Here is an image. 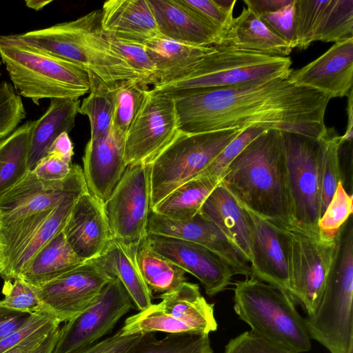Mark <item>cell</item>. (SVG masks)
Here are the masks:
<instances>
[{"mask_svg":"<svg viewBox=\"0 0 353 353\" xmlns=\"http://www.w3.org/2000/svg\"><path fill=\"white\" fill-rule=\"evenodd\" d=\"M147 235L180 239L202 245L222 259L234 274L252 275L245 254L210 220L200 212L188 220H173L152 211L148 215Z\"/></svg>","mask_w":353,"mask_h":353,"instance_id":"cell-17","label":"cell"},{"mask_svg":"<svg viewBox=\"0 0 353 353\" xmlns=\"http://www.w3.org/2000/svg\"><path fill=\"white\" fill-rule=\"evenodd\" d=\"M137 247L115 239L96 259L105 272L123 284L134 307L143 310L152 304V294L144 282L136 260Z\"/></svg>","mask_w":353,"mask_h":353,"instance_id":"cell-28","label":"cell"},{"mask_svg":"<svg viewBox=\"0 0 353 353\" xmlns=\"http://www.w3.org/2000/svg\"><path fill=\"white\" fill-rule=\"evenodd\" d=\"M330 98L288 78L202 90L175 99L179 132L196 134L260 126L319 139Z\"/></svg>","mask_w":353,"mask_h":353,"instance_id":"cell-1","label":"cell"},{"mask_svg":"<svg viewBox=\"0 0 353 353\" xmlns=\"http://www.w3.org/2000/svg\"><path fill=\"white\" fill-rule=\"evenodd\" d=\"M52 1H38V0H28L25 3L26 6L34 10L39 11L42 10L46 6L51 3Z\"/></svg>","mask_w":353,"mask_h":353,"instance_id":"cell-58","label":"cell"},{"mask_svg":"<svg viewBox=\"0 0 353 353\" xmlns=\"http://www.w3.org/2000/svg\"><path fill=\"white\" fill-rule=\"evenodd\" d=\"M72 164L55 154H48L31 171L38 179L46 181H58L66 178Z\"/></svg>","mask_w":353,"mask_h":353,"instance_id":"cell-51","label":"cell"},{"mask_svg":"<svg viewBox=\"0 0 353 353\" xmlns=\"http://www.w3.org/2000/svg\"><path fill=\"white\" fill-rule=\"evenodd\" d=\"M134 307L121 281L112 279L85 310L59 329L52 353H71L97 342Z\"/></svg>","mask_w":353,"mask_h":353,"instance_id":"cell-14","label":"cell"},{"mask_svg":"<svg viewBox=\"0 0 353 353\" xmlns=\"http://www.w3.org/2000/svg\"><path fill=\"white\" fill-rule=\"evenodd\" d=\"M352 195L339 183L336 190L319 222V234L326 239H335L341 226L352 215Z\"/></svg>","mask_w":353,"mask_h":353,"instance_id":"cell-42","label":"cell"},{"mask_svg":"<svg viewBox=\"0 0 353 353\" xmlns=\"http://www.w3.org/2000/svg\"><path fill=\"white\" fill-rule=\"evenodd\" d=\"M126 353H213V350L208 334H168L158 340L154 333H146Z\"/></svg>","mask_w":353,"mask_h":353,"instance_id":"cell-35","label":"cell"},{"mask_svg":"<svg viewBox=\"0 0 353 353\" xmlns=\"http://www.w3.org/2000/svg\"><path fill=\"white\" fill-rule=\"evenodd\" d=\"M95 258L38 289L44 310L60 323L85 310L112 279Z\"/></svg>","mask_w":353,"mask_h":353,"instance_id":"cell-16","label":"cell"},{"mask_svg":"<svg viewBox=\"0 0 353 353\" xmlns=\"http://www.w3.org/2000/svg\"><path fill=\"white\" fill-rule=\"evenodd\" d=\"M295 0L283 8L259 16L260 19L292 49L296 48L294 30Z\"/></svg>","mask_w":353,"mask_h":353,"instance_id":"cell-47","label":"cell"},{"mask_svg":"<svg viewBox=\"0 0 353 353\" xmlns=\"http://www.w3.org/2000/svg\"><path fill=\"white\" fill-rule=\"evenodd\" d=\"M143 43L156 67V85L170 83L186 77L201 61L216 50L214 46H192L162 36L148 40Z\"/></svg>","mask_w":353,"mask_h":353,"instance_id":"cell-25","label":"cell"},{"mask_svg":"<svg viewBox=\"0 0 353 353\" xmlns=\"http://www.w3.org/2000/svg\"><path fill=\"white\" fill-rule=\"evenodd\" d=\"M0 58L17 93L39 105L43 99H79L90 90L80 65L0 36Z\"/></svg>","mask_w":353,"mask_h":353,"instance_id":"cell-5","label":"cell"},{"mask_svg":"<svg viewBox=\"0 0 353 353\" xmlns=\"http://www.w3.org/2000/svg\"><path fill=\"white\" fill-rule=\"evenodd\" d=\"M146 240L154 251L195 276L203 285L207 295L214 296L231 284L234 274L231 268L206 248L157 234L147 235Z\"/></svg>","mask_w":353,"mask_h":353,"instance_id":"cell-18","label":"cell"},{"mask_svg":"<svg viewBox=\"0 0 353 353\" xmlns=\"http://www.w3.org/2000/svg\"><path fill=\"white\" fill-rule=\"evenodd\" d=\"M48 154H55L65 161L71 163L74 155V145L68 133L63 132L57 137L48 148Z\"/></svg>","mask_w":353,"mask_h":353,"instance_id":"cell-54","label":"cell"},{"mask_svg":"<svg viewBox=\"0 0 353 353\" xmlns=\"http://www.w3.org/2000/svg\"><path fill=\"white\" fill-rule=\"evenodd\" d=\"M59 325L60 323L57 321L50 323L3 353H33L46 338L48 334L53 329L59 327Z\"/></svg>","mask_w":353,"mask_h":353,"instance_id":"cell-53","label":"cell"},{"mask_svg":"<svg viewBox=\"0 0 353 353\" xmlns=\"http://www.w3.org/2000/svg\"><path fill=\"white\" fill-rule=\"evenodd\" d=\"M266 130L268 129L260 126L250 127L244 129L221 151L216 158L195 178L212 177L221 181L223 173L230 163L251 141Z\"/></svg>","mask_w":353,"mask_h":353,"instance_id":"cell-44","label":"cell"},{"mask_svg":"<svg viewBox=\"0 0 353 353\" xmlns=\"http://www.w3.org/2000/svg\"><path fill=\"white\" fill-rule=\"evenodd\" d=\"M219 46L282 57H288L292 51L248 8H243L241 14L233 19Z\"/></svg>","mask_w":353,"mask_h":353,"instance_id":"cell-27","label":"cell"},{"mask_svg":"<svg viewBox=\"0 0 353 353\" xmlns=\"http://www.w3.org/2000/svg\"><path fill=\"white\" fill-rule=\"evenodd\" d=\"M0 266H2L4 269V261L1 252L0 251Z\"/></svg>","mask_w":353,"mask_h":353,"instance_id":"cell-59","label":"cell"},{"mask_svg":"<svg viewBox=\"0 0 353 353\" xmlns=\"http://www.w3.org/2000/svg\"><path fill=\"white\" fill-rule=\"evenodd\" d=\"M292 0H244L247 8L259 16L276 12L291 3Z\"/></svg>","mask_w":353,"mask_h":353,"instance_id":"cell-55","label":"cell"},{"mask_svg":"<svg viewBox=\"0 0 353 353\" xmlns=\"http://www.w3.org/2000/svg\"><path fill=\"white\" fill-rule=\"evenodd\" d=\"M179 132L174 101L150 89L125 137L126 165L150 164Z\"/></svg>","mask_w":353,"mask_h":353,"instance_id":"cell-15","label":"cell"},{"mask_svg":"<svg viewBox=\"0 0 353 353\" xmlns=\"http://www.w3.org/2000/svg\"><path fill=\"white\" fill-rule=\"evenodd\" d=\"M105 33L112 50L126 61L139 80L147 86L156 85V67L145 44L121 40Z\"/></svg>","mask_w":353,"mask_h":353,"instance_id":"cell-40","label":"cell"},{"mask_svg":"<svg viewBox=\"0 0 353 353\" xmlns=\"http://www.w3.org/2000/svg\"><path fill=\"white\" fill-rule=\"evenodd\" d=\"M353 37V0H328L314 41L337 42Z\"/></svg>","mask_w":353,"mask_h":353,"instance_id":"cell-36","label":"cell"},{"mask_svg":"<svg viewBox=\"0 0 353 353\" xmlns=\"http://www.w3.org/2000/svg\"><path fill=\"white\" fill-rule=\"evenodd\" d=\"M60 327L53 329L33 353H52L57 343Z\"/></svg>","mask_w":353,"mask_h":353,"instance_id":"cell-57","label":"cell"},{"mask_svg":"<svg viewBox=\"0 0 353 353\" xmlns=\"http://www.w3.org/2000/svg\"><path fill=\"white\" fill-rule=\"evenodd\" d=\"M150 164L127 165L121 179L103 203L114 239L138 247L147 236L150 212Z\"/></svg>","mask_w":353,"mask_h":353,"instance_id":"cell-13","label":"cell"},{"mask_svg":"<svg viewBox=\"0 0 353 353\" xmlns=\"http://www.w3.org/2000/svg\"><path fill=\"white\" fill-rule=\"evenodd\" d=\"M80 105L79 99H52L44 114L33 128L28 158L29 171L47 155L52 142L63 132H70L75 125Z\"/></svg>","mask_w":353,"mask_h":353,"instance_id":"cell-29","label":"cell"},{"mask_svg":"<svg viewBox=\"0 0 353 353\" xmlns=\"http://www.w3.org/2000/svg\"><path fill=\"white\" fill-rule=\"evenodd\" d=\"M243 205L284 228L294 227L281 131L268 129L230 163L221 181Z\"/></svg>","mask_w":353,"mask_h":353,"instance_id":"cell-2","label":"cell"},{"mask_svg":"<svg viewBox=\"0 0 353 353\" xmlns=\"http://www.w3.org/2000/svg\"><path fill=\"white\" fill-rule=\"evenodd\" d=\"M89 91L90 94L79 105V113L88 117L90 139H96L111 127L116 89L101 85L90 87Z\"/></svg>","mask_w":353,"mask_h":353,"instance_id":"cell-37","label":"cell"},{"mask_svg":"<svg viewBox=\"0 0 353 353\" xmlns=\"http://www.w3.org/2000/svg\"><path fill=\"white\" fill-rule=\"evenodd\" d=\"M161 301L128 317L119 331L123 336L146 333L208 334L217 329L214 304L201 295L197 284L185 281L159 296Z\"/></svg>","mask_w":353,"mask_h":353,"instance_id":"cell-10","label":"cell"},{"mask_svg":"<svg viewBox=\"0 0 353 353\" xmlns=\"http://www.w3.org/2000/svg\"><path fill=\"white\" fill-rule=\"evenodd\" d=\"M325 135L316 139L281 132L294 227L316 234H319L321 216V165Z\"/></svg>","mask_w":353,"mask_h":353,"instance_id":"cell-11","label":"cell"},{"mask_svg":"<svg viewBox=\"0 0 353 353\" xmlns=\"http://www.w3.org/2000/svg\"><path fill=\"white\" fill-rule=\"evenodd\" d=\"M143 334L123 336L119 330L113 335L71 353H126Z\"/></svg>","mask_w":353,"mask_h":353,"instance_id":"cell-50","label":"cell"},{"mask_svg":"<svg viewBox=\"0 0 353 353\" xmlns=\"http://www.w3.org/2000/svg\"><path fill=\"white\" fill-rule=\"evenodd\" d=\"M181 1L219 29L221 33L222 40L224 33L234 19V7L225 8L219 4L216 0H181Z\"/></svg>","mask_w":353,"mask_h":353,"instance_id":"cell-48","label":"cell"},{"mask_svg":"<svg viewBox=\"0 0 353 353\" xmlns=\"http://www.w3.org/2000/svg\"><path fill=\"white\" fill-rule=\"evenodd\" d=\"M290 294L307 314L325 288L336 250L335 239H326L292 227L285 229Z\"/></svg>","mask_w":353,"mask_h":353,"instance_id":"cell-12","label":"cell"},{"mask_svg":"<svg viewBox=\"0 0 353 353\" xmlns=\"http://www.w3.org/2000/svg\"><path fill=\"white\" fill-rule=\"evenodd\" d=\"M0 304L6 307L33 314L44 310L38 297V289L19 278L4 281Z\"/></svg>","mask_w":353,"mask_h":353,"instance_id":"cell-43","label":"cell"},{"mask_svg":"<svg viewBox=\"0 0 353 353\" xmlns=\"http://www.w3.org/2000/svg\"><path fill=\"white\" fill-rule=\"evenodd\" d=\"M243 130L179 132L150 163V210L176 188L197 176Z\"/></svg>","mask_w":353,"mask_h":353,"instance_id":"cell-8","label":"cell"},{"mask_svg":"<svg viewBox=\"0 0 353 353\" xmlns=\"http://www.w3.org/2000/svg\"><path fill=\"white\" fill-rule=\"evenodd\" d=\"M347 125L345 134L341 136L343 143H352L353 136V90L347 95Z\"/></svg>","mask_w":353,"mask_h":353,"instance_id":"cell-56","label":"cell"},{"mask_svg":"<svg viewBox=\"0 0 353 353\" xmlns=\"http://www.w3.org/2000/svg\"><path fill=\"white\" fill-rule=\"evenodd\" d=\"M336 250L323 294L304 318L310 338L331 353H353V221L352 216L336 236Z\"/></svg>","mask_w":353,"mask_h":353,"instance_id":"cell-4","label":"cell"},{"mask_svg":"<svg viewBox=\"0 0 353 353\" xmlns=\"http://www.w3.org/2000/svg\"><path fill=\"white\" fill-rule=\"evenodd\" d=\"M186 77L152 86L151 90L172 100L196 92L257 80L288 78L289 57L270 55L218 46Z\"/></svg>","mask_w":353,"mask_h":353,"instance_id":"cell-6","label":"cell"},{"mask_svg":"<svg viewBox=\"0 0 353 353\" xmlns=\"http://www.w3.org/2000/svg\"><path fill=\"white\" fill-rule=\"evenodd\" d=\"M148 1L161 36L196 46L220 45L219 30L181 0Z\"/></svg>","mask_w":353,"mask_h":353,"instance_id":"cell-23","label":"cell"},{"mask_svg":"<svg viewBox=\"0 0 353 353\" xmlns=\"http://www.w3.org/2000/svg\"><path fill=\"white\" fill-rule=\"evenodd\" d=\"M289 81L329 97L347 96L353 83V37L335 42L305 66L292 70Z\"/></svg>","mask_w":353,"mask_h":353,"instance_id":"cell-20","label":"cell"},{"mask_svg":"<svg viewBox=\"0 0 353 353\" xmlns=\"http://www.w3.org/2000/svg\"><path fill=\"white\" fill-rule=\"evenodd\" d=\"M78 197H67L58 204L29 241L6 280L16 279L29 265L34 256L63 230Z\"/></svg>","mask_w":353,"mask_h":353,"instance_id":"cell-34","label":"cell"},{"mask_svg":"<svg viewBox=\"0 0 353 353\" xmlns=\"http://www.w3.org/2000/svg\"><path fill=\"white\" fill-rule=\"evenodd\" d=\"M328 0H295L294 30L296 48L307 49L314 35Z\"/></svg>","mask_w":353,"mask_h":353,"instance_id":"cell-41","label":"cell"},{"mask_svg":"<svg viewBox=\"0 0 353 353\" xmlns=\"http://www.w3.org/2000/svg\"><path fill=\"white\" fill-rule=\"evenodd\" d=\"M139 80L123 82L116 89L112 128L125 136L149 91Z\"/></svg>","mask_w":353,"mask_h":353,"instance_id":"cell-38","label":"cell"},{"mask_svg":"<svg viewBox=\"0 0 353 353\" xmlns=\"http://www.w3.org/2000/svg\"><path fill=\"white\" fill-rule=\"evenodd\" d=\"M234 285V311L251 330L296 353L310 350L304 318L287 291L252 276Z\"/></svg>","mask_w":353,"mask_h":353,"instance_id":"cell-7","label":"cell"},{"mask_svg":"<svg viewBox=\"0 0 353 353\" xmlns=\"http://www.w3.org/2000/svg\"><path fill=\"white\" fill-rule=\"evenodd\" d=\"M20 95L6 81L0 83V140L12 132L26 118Z\"/></svg>","mask_w":353,"mask_h":353,"instance_id":"cell-45","label":"cell"},{"mask_svg":"<svg viewBox=\"0 0 353 353\" xmlns=\"http://www.w3.org/2000/svg\"><path fill=\"white\" fill-rule=\"evenodd\" d=\"M241 204L245 209L251 231L252 276L290 294L286 228Z\"/></svg>","mask_w":353,"mask_h":353,"instance_id":"cell-19","label":"cell"},{"mask_svg":"<svg viewBox=\"0 0 353 353\" xmlns=\"http://www.w3.org/2000/svg\"><path fill=\"white\" fill-rule=\"evenodd\" d=\"M0 66H1V61H0Z\"/></svg>","mask_w":353,"mask_h":353,"instance_id":"cell-61","label":"cell"},{"mask_svg":"<svg viewBox=\"0 0 353 353\" xmlns=\"http://www.w3.org/2000/svg\"><path fill=\"white\" fill-rule=\"evenodd\" d=\"M31 314L0 304V341L20 328Z\"/></svg>","mask_w":353,"mask_h":353,"instance_id":"cell-52","label":"cell"},{"mask_svg":"<svg viewBox=\"0 0 353 353\" xmlns=\"http://www.w3.org/2000/svg\"><path fill=\"white\" fill-rule=\"evenodd\" d=\"M344 143L334 129H327L321 165V215L330 202L339 183H343L339 151Z\"/></svg>","mask_w":353,"mask_h":353,"instance_id":"cell-39","label":"cell"},{"mask_svg":"<svg viewBox=\"0 0 353 353\" xmlns=\"http://www.w3.org/2000/svg\"><path fill=\"white\" fill-rule=\"evenodd\" d=\"M83 169L72 164L70 174L58 181L38 179L32 172L0 199V240L47 219L63 199L88 192Z\"/></svg>","mask_w":353,"mask_h":353,"instance_id":"cell-9","label":"cell"},{"mask_svg":"<svg viewBox=\"0 0 353 353\" xmlns=\"http://www.w3.org/2000/svg\"><path fill=\"white\" fill-rule=\"evenodd\" d=\"M63 233L75 254L85 262L100 256L114 239L103 203L89 192L76 200Z\"/></svg>","mask_w":353,"mask_h":353,"instance_id":"cell-22","label":"cell"},{"mask_svg":"<svg viewBox=\"0 0 353 353\" xmlns=\"http://www.w3.org/2000/svg\"><path fill=\"white\" fill-rule=\"evenodd\" d=\"M125 135L112 126L102 135L90 139L83 157V172L90 194L104 203L123 174Z\"/></svg>","mask_w":353,"mask_h":353,"instance_id":"cell-21","label":"cell"},{"mask_svg":"<svg viewBox=\"0 0 353 353\" xmlns=\"http://www.w3.org/2000/svg\"><path fill=\"white\" fill-rule=\"evenodd\" d=\"M224 353H296L268 340L252 330L246 331L230 340Z\"/></svg>","mask_w":353,"mask_h":353,"instance_id":"cell-46","label":"cell"},{"mask_svg":"<svg viewBox=\"0 0 353 353\" xmlns=\"http://www.w3.org/2000/svg\"><path fill=\"white\" fill-rule=\"evenodd\" d=\"M200 213L214 223L250 262L251 231L245 209L221 183L205 199Z\"/></svg>","mask_w":353,"mask_h":353,"instance_id":"cell-26","label":"cell"},{"mask_svg":"<svg viewBox=\"0 0 353 353\" xmlns=\"http://www.w3.org/2000/svg\"><path fill=\"white\" fill-rule=\"evenodd\" d=\"M101 13L96 10L73 21L5 36L80 65L88 73L90 88L102 85L117 89L124 81H140L111 48L101 26Z\"/></svg>","mask_w":353,"mask_h":353,"instance_id":"cell-3","label":"cell"},{"mask_svg":"<svg viewBox=\"0 0 353 353\" xmlns=\"http://www.w3.org/2000/svg\"><path fill=\"white\" fill-rule=\"evenodd\" d=\"M36 122L26 121L0 140V199L30 172L28 158Z\"/></svg>","mask_w":353,"mask_h":353,"instance_id":"cell-31","label":"cell"},{"mask_svg":"<svg viewBox=\"0 0 353 353\" xmlns=\"http://www.w3.org/2000/svg\"><path fill=\"white\" fill-rule=\"evenodd\" d=\"M83 263L67 242L62 230L34 256L17 278L39 289Z\"/></svg>","mask_w":353,"mask_h":353,"instance_id":"cell-30","label":"cell"},{"mask_svg":"<svg viewBox=\"0 0 353 353\" xmlns=\"http://www.w3.org/2000/svg\"><path fill=\"white\" fill-rule=\"evenodd\" d=\"M101 12L103 30L119 39L143 43L161 36L148 0H109Z\"/></svg>","mask_w":353,"mask_h":353,"instance_id":"cell-24","label":"cell"},{"mask_svg":"<svg viewBox=\"0 0 353 353\" xmlns=\"http://www.w3.org/2000/svg\"><path fill=\"white\" fill-rule=\"evenodd\" d=\"M3 270V268L2 266H0V274Z\"/></svg>","mask_w":353,"mask_h":353,"instance_id":"cell-60","label":"cell"},{"mask_svg":"<svg viewBox=\"0 0 353 353\" xmlns=\"http://www.w3.org/2000/svg\"><path fill=\"white\" fill-rule=\"evenodd\" d=\"M220 183L212 177L193 179L170 192L150 211L173 220H188L200 212L205 199Z\"/></svg>","mask_w":353,"mask_h":353,"instance_id":"cell-32","label":"cell"},{"mask_svg":"<svg viewBox=\"0 0 353 353\" xmlns=\"http://www.w3.org/2000/svg\"><path fill=\"white\" fill-rule=\"evenodd\" d=\"M55 321L57 320L46 310L32 314L28 321L20 328L0 341V353H3L11 349L38 330Z\"/></svg>","mask_w":353,"mask_h":353,"instance_id":"cell-49","label":"cell"},{"mask_svg":"<svg viewBox=\"0 0 353 353\" xmlns=\"http://www.w3.org/2000/svg\"><path fill=\"white\" fill-rule=\"evenodd\" d=\"M136 260L143 279L152 294L170 292L186 281V272L154 251L146 237L137 247Z\"/></svg>","mask_w":353,"mask_h":353,"instance_id":"cell-33","label":"cell"}]
</instances>
